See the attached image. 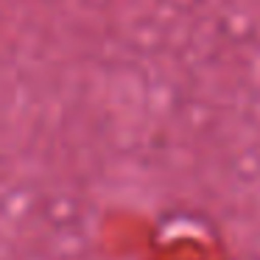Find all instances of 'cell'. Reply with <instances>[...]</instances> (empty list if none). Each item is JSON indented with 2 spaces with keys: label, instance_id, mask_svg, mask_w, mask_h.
Returning a JSON list of instances; mask_svg holds the SVG:
<instances>
[]
</instances>
